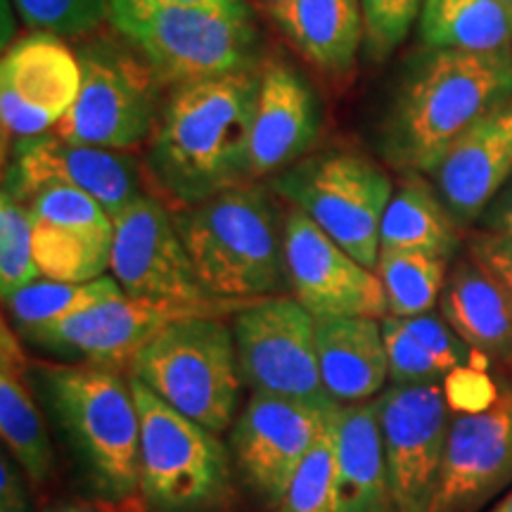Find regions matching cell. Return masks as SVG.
<instances>
[{"label":"cell","mask_w":512,"mask_h":512,"mask_svg":"<svg viewBox=\"0 0 512 512\" xmlns=\"http://www.w3.org/2000/svg\"><path fill=\"white\" fill-rule=\"evenodd\" d=\"M259 69L181 83L166 95L147 150V176L176 211L252 181Z\"/></svg>","instance_id":"6da1fadb"},{"label":"cell","mask_w":512,"mask_h":512,"mask_svg":"<svg viewBox=\"0 0 512 512\" xmlns=\"http://www.w3.org/2000/svg\"><path fill=\"white\" fill-rule=\"evenodd\" d=\"M34 380L95 494H138L140 415L124 370L36 363Z\"/></svg>","instance_id":"7a4b0ae2"},{"label":"cell","mask_w":512,"mask_h":512,"mask_svg":"<svg viewBox=\"0 0 512 512\" xmlns=\"http://www.w3.org/2000/svg\"><path fill=\"white\" fill-rule=\"evenodd\" d=\"M174 221L197 275L214 297L256 302L290 287L285 221L264 188L249 183L226 190L174 211Z\"/></svg>","instance_id":"3957f363"},{"label":"cell","mask_w":512,"mask_h":512,"mask_svg":"<svg viewBox=\"0 0 512 512\" xmlns=\"http://www.w3.org/2000/svg\"><path fill=\"white\" fill-rule=\"evenodd\" d=\"M510 95V50H437L399 102L394 155L401 164L432 174L448 147Z\"/></svg>","instance_id":"277c9868"},{"label":"cell","mask_w":512,"mask_h":512,"mask_svg":"<svg viewBox=\"0 0 512 512\" xmlns=\"http://www.w3.org/2000/svg\"><path fill=\"white\" fill-rule=\"evenodd\" d=\"M107 19L155 69L164 88L261 69L259 31L252 17L110 0Z\"/></svg>","instance_id":"5b68a950"},{"label":"cell","mask_w":512,"mask_h":512,"mask_svg":"<svg viewBox=\"0 0 512 512\" xmlns=\"http://www.w3.org/2000/svg\"><path fill=\"white\" fill-rule=\"evenodd\" d=\"M128 370L209 432L223 434L233 425L242 375L233 330L223 318L174 320L133 356Z\"/></svg>","instance_id":"8992f818"},{"label":"cell","mask_w":512,"mask_h":512,"mask_svg":"<svg viewBox=\"0 0 512 512\" xmlns=\"http://www.w3.org/2000/svg\"><path fill=\"white\" fill-rule=\"evenodd\" d=\"M81 91L55 126L79 145L133 152L147 143L162 112V81L131 43L95 36L76 48Z\"/></svg>","instance_id":"52a82bcc"},{"label":"cell","mask_w":512,"mask_h":512,"mask_svg":"<svg viewBox=\"0 0 512 512\" xmlns=\"http://www.w3.org/2000/svg\"><path fill=\"white\" fill-rule=\"evenodd\" d=\"M271 188L356 261L377 266L382 219L394 195L380 164L356 150L320 152L275 176Z\"/></svg>","instance_id":"ba28073f"},{"label":"cell","mask_w":512,"mask_h":512,"mask_svg":"<svg viewBox=\"0 0 512 512\" xmlns=\"http://www.w3.org/2000/svg\"><path fill=\"white\" fill-rule=\"evenodd\" d=\"M110 271L128 299L166 309H190L223 318L254 304L214 297L204 287L174 214L150 192L133 200L114 219Z\"/></svg>","instance_id":"9c48e42d"},{"label":"cell","mask_w":512,"mask_h":512,"mask_svg":"<svg viewBox=\"0 0 512 512\" xmlns=\"http://www.w3.org/2000/svg\"><path fill=\"white\" fill-rule=\"evenodd\" d=\"M131 380L140 415V494L159 512H202L228 489V456L214 432Z\"/></svg>","instance_id":"30bf717a"},{"label":"cell","mask_w":512,"mask_h":512,"mask_svg":"<svg viewBox=\"0 0 512 512\" xmlns=\"http://www.w3.org/2000/svg\"><path fill=\"white\" fill-rule=\"evenodd\" d=\"M240 375L252 392L335 408L320 377L316 318L294 297L259 299L235 313Z\"/></svg>","instance_id":"8fae6325"},{"label":"cell","mask_w":512,"mask_h":512,"mask_svg":"<svg viewBox=\"0 0 512 512\" xmlns=\"http://www.w3.org/2000/svg\"><path fill=\"white\" fill-rule=\"evenodd\" d=\"M375 401L394 512H430L453 420L444 387L389 384Z\"/></svg>","instance_id":"7c38bea8"},{"label":"cell","mask_w":512,"mask_h":512,"mask_svg":"<svg viewBox=\"0 0 512 512\" xmlns=\"http://www.w3.org/2000/svg\"><path fill=\"white\" fill-rule=\"evenodd\" d=\"M323 408L287 396L252 392L230 434L235 463L245 482L268 505H278L297 470L335 418Z\"/></svg>","instance_id":"4fadbf2b"},{"label":"cell","mask_w":512,"mask_h":512,"mask_svg":"<svg viewBox=\"0 0 512 512\" xmlns=\"http://www.w3.org/2000/svg\"><path fill=\"white\" fill-rule=\"evenodd\" d=\"M53 185L86 192L112 219L145 195L140 164L131 152L69 143L57 133L17 140L3 188L27 204L31 195Z\"/></svg>","instance_id":"5bb4252c"},{"label":"cell","mask_w":512,"mask_h":512,"mask_svg":"<svg viewBox=\"0 0 512 512\" xmlns=\"http://www.w3.org/2000/svg\"><path fill=\"white\" fill-rule=\"evenodd\" d=\"M285 261L294 299L313 318L389 316L380 275L294 207L285 216Z\"/></svg>","instance_id":"9a60e30c"},{"label":"cell","mask_w":512,"mask_h":512,"mask_svg":"<svg viewBox=\"0 0 512 512\" xmlns=\"http://www.w3.org/2000/svg\"><path fill=\"white\" fill-rule=\"evenodd\" d=\"M512 486V389L451 420L430 512H482Z\"/></svg>","instance_id":"2e32d148"},{"label":"cell","mask_w":512,"mask_h":512,"mask_svg":"<svg viewBox=\"0 0 512 512\" xmlns=\"http://www.w3.org/2000/svg\"><path fill=\"white\" fill-rule=\"evenodd\" d=\"M81 91L76 53L60 36L36 31L0 62V117L5 138H36L55 128Z\"/></svg>","instance_id":"e0dca14e"},{"label":"cell","mask_w":512,"mask_h":512,"mask_svg":"<svg viewBox=\"0 0 512 512\" xmlns=\"http://www.w3.org/2000/svg\"><path fill=\"white\" fill-rule=\"evenodd\" d=\"M34 226V256L43 278L88 283L112 261L114 219L86 192L53 185L27 202Z\"/></svg>","instance_id":"ac0fdd59"},{"label":"cell","mask_w":512,"mask_h":512,"mask_svg":"<svg viewBox=\"0 0 512 512\" xmlns=\"http://www.w3.org/2000/svg\"><path fill=\"white\" fill-rule=\"evenodd\" d=\"M192 316H207V313L166 309V306L119 297L74 313L48 328L27 332L22 339L46 354L69 358V361L76 358V361L93 363V366L126 370L131 368L133 356L159 330H164L174 320Z\"/></svg>","instance_id":"d6986e66"},{"label":"cell","mask_w":512,"mask_h":512,"mask_svg":"<svg viewBox=\"0 0 512 512\" xmlns=\"http://www.w3.org/2000/svg\"><path fill=\"white\" fill-rule=\"evenodd\" d=\"M318 131V100L304 76L280 60L261 64L249 145L252 181L278 176L297 164L318 138Z\"/></svg>","instance_id":"ffe728a7"},{"label":"cell","mask_w":512,"mask_h":512,"mask_svg":"<svg viewBox=\"0 0 512 512\" xmlns=\"http://www.w3.org/2000/svg\"><path fill=\"white\" fill-rule=\"evenodd\" d=\"M432 174L458 228L484 216L512 174V100L465 131Z\"/></svg>","instance_id":"44dd1931"},{"label":"cell","mask_w":512,"mask_h":512,"mask_svg":"<svg viewBox=\"0 0 512 512\" xmlns=\"http://www.w3.org/2000/svg\"><path fill=\"white\" fill-rule=\"evenodd\" d=\"M320 377L337 406L373 401L387 389L389 356L377 318H316Z\"/></svg>","instance_id":"7402d4cb"},{"label":"cell","mask_w":512,"mask_h":512,"mask_svg":"<svg viewBox=\"0 0 512 512\" xmlns=\"http://www.w3.org/2000/svg\"><path fill=\"white\" fill-rule=\"evenodd\" d=\"M335 512H394L375 399L337 413Z\"/></svg>","instance_id":"603a6c76"},{"label":"cell","mask_w":512,"mask_h":512,"mask_svg":"<svg viewBox=\"0 0 512 512\" xmlns=\"http://www.w3.org/2000/svg\"><path fill=\"white\" fill-rule=\"evenodd\" d=\"M441 318L479 356L512 363V304L472 256L456 261L439 297Z\"/></svg>","instance_id":"cb8c5ba5"},{"label":"cell","mask_w":512,"mask_h":512,"mask_svg":"<svg viewBox=\"0 0 512 512\" xmlns=\"http://www.w3.org/2000/svg\"><path fill=\"white\" fill-rule=\"evenodd\" d=\"M31 370L17 330L0 325V432L5 451L27 472L29 482L43 484L53 472V448L43 415L31 392Z\"/></svg>","instance_id":"d4e9b609"},{"label":"cell","mask_w":512,"mask_h":512,"mask_svg":"<svg viewBox=\"0 0 512 512\" xmlns=\"http://www.w3.org/2000/svg\"><path fill=\"white\" fill-rule=\"evenodd\" d=\"M268 12L318 69L344 74L354 67L363 41L361 0H280Z\"/></svg>","instance_id":"484cf974"},{"label":"cell","mask_w":512,"mask_h":512,"mask_svg":"<svg viewBox=\"0 0 512 512\" xmlns=\"http://www.w3.org/2000/svg\"><path fill=\"white\" fill-rule=\"evenodd\" d=\"M458 247V223L441 197L418 178H403L384 211L380 249L422 252L451 261Z\"/></svg>","instance_id":"4316f807"},{"label":"cell","mask_w":512,"mask_h":512,"mask_svg":"<svg viewBox=\"0 0 512 512\" xmlns=\"http://www.w3.org/2000/svg\"><path fill=\"white\" fill-rule=\"evenodd\" d=\"M420 36L437 50H510L512 8L501 0H425Z\"/></svg>","instance_id":"83f0119b"},{"label":"cell","mask_w":512,"mask_h":512,"mask_svg":"<svg viewBox=\"0 0 512 512\" xmlns=\"http://www.w3.org/2000/svg\"><path fill=\"white\" fill-rule=\"evenodd\" d=\"M119 297H126V294L110 275L88 280V283H60V280L46 278L22 287L5 299V309L10 311L12 328L22 337Z\"/></svg>","instance_id":"f1b7e54d"},{"label":"cell","mask_w":512,"mask_h":512,"mask_svg":"<svg viewBox=\"0 0 512 512\" xmlns=\"http://www.w3.org/2000/svg\"><path fill=\"white\" fill-rule=\"evenodd\" d=\"M448 261L422 252L380 249L377 275L389 302V316L413 318L430 313L446 285Z\"/></svg>","instance_id":"f546056e"},{"label":"cell","mask_w":512,"mask_h":512,"mask_svg":"<svg viewBox=\"0 0 512 512\" xmlns=\"http://www.w3.org/2000/svg\"><path fill=\"white\" fill-rule=\"evenodd\" d=\"M34 256V226L29 207L10 190L0 195V294L3 302L41 278Z\"/></svg>","instance_id":"4dcf8cb0"},{"label":"cell","mask_w":512,"mask_h":512,"mask_svg":"<svg viewBox=\"0 0 512 512\" xmlns=\"http://www.w3.org/2000/svg\"><path fill=\"white\" fill-rule=\"evenodd\" d=\"M335 427L337 415L309 451L275 512H335Z\"/></svg>","instance_id":"1f68e13d"},{"label":"cell","mask_w":512,"mask_h":512,"mask_svg":"<svg viewBox=\"0 0 512 512\" xmlns=\"http://www.w3.org/2000/svg\"><path fill=\"white\" fill-rule=\"evenodd\" d=\"M24 24L60 38L93 34L110 17V0H12Z\"/></svg>","instance_id":"d6a6232c"},{"label":"cell","mask_w":512,"mask_h":512,"mask_svg":"<svg viewBox=\"0 0 512 512\" xmlns=\"http://www.w3.org/2000/svg\"><path fill=\"white\" fill-rule=\"evenodd\" d=\"M425 0H361L363 41L375 60H384L401 46Z\"/></svg>","instance_id":"836d02e7"},{"label":"cell","mask_w":512,"mask_h":512,"mask_svg":"<svg viewBox=\"0 0 512 512\" xmlns=\"http://www.w3.org/2000/svg\"><path fill=\"white\" fill-rule=\"evenodd\" d=\"M380 323L384 347H387L389 356V382L418 384L439 382L441 377H446L444 368L437 363V358L406 330L401 318L384 316Z\"/></svg>","instance_id":"e575fe53"},{"label":"cell","mask_w":512,"mask_h":512,"mask_svg":"<svg viewBox=\"0 0 512 512\" xmlns=\"http://www.w3.org/2000/svg\"><path fill=\"white\" fill-rule=\"evenodd\" d=\"M470 256L494 275L512 304V235L479 233L470 240Z\"/></svg>","instance_id":"d590c367"},{"label":"cell","mask_w":512,"mask_h":512,"mask_svg":"<svg viewBox=\"0 0 512 512\" xmlns=\"http://www.w3.org/2000/svg\"><path fill=\"white\" fill-rule=\"evenodd\" d=\"M145 496L131 494L124 498H86V501H60L43 512H145Z\"/></svg>","instance_id":"8d00e7d4"},{"label":"cell","mask_w":512,"mask_h":512,"mask_svg":"<svg viewBox=\"0 0 512 512\" xmlns=\"http://www.w3.org/2000/svg\"><path fill=\"white\" fill-rule=\"evenodd\" d=\"M128 3L138 5H176V8H211L233 12V15L252 17V10L245 0H128Z\"/></svg>","instance_id":"74e56055"},{"label":"cell","mask_w":512,"mask_h":512,"mask_svg":"<svg viewBox=\"0 0 512 512\" xmlns=\"http://www.w3.org/2000/svg\"><path fill=\"white\" fill-rule=\"evenodd\" d=\"M484 223L489 233L512 235V185L489 204L484 211Z\"/></svg>","instance_id":"f35d334b"},{"label":"cell","mask_w":512,"mask_h":512,"mask_svg":"<svg viewBox=\"0 0 512 512\" xmlns=\"http://www.w3.org/2000/svg\"><path fill=\"white\" fill-rule=\"evenodd\" d=\"M491 512H512V491H510V494H508V496H505V498H503V501H501V503H498V505H496V508H494V510H491Z\"/></svg>","instance_id":"ab89813d"},{"label":"cell","mask_w":512,"mask_h":512,"mask_svg":"<svg viewBox=\"0 0 512 512\" xmlns=\"http://www.w3.org/2000/svg\"><path fill=\"white\" fill-rule=\"evenodd\" d=\"M259 3H261V5H266V10H271L273 5H278V3H280V0H259Z\"/></svg>","instance_id":"60d3db41"},{"label":"cell","mask_w":512,"mask_h":512,"mask_svg":"<svg viewBox=\"0 0 512 512\" xmlns=\"http://www.w3.org/2000/svg\"><path fill=\"white\" fill-rule=\"evenodd\" d=\"M501 3L508 5V8H512V0H501Z\"/></svg>","instance_id":"b9f144b4"},{"label":"cell","mask_w":512,"mask_h":512,"mask_svg":"<svg viewBox=\"0 0 512 512\" xmlns=\"http://www.w3.org/2000/svg\"><path fill=\"white\" fill-rule=\"evenodd\" d=\"M510 366H512V363H510Z\"/></svg>","instance_id":"7bdbcfd3"}]
</instances>
